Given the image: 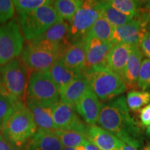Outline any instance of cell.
Wrapping results in <instances>:
<instances>
[{"instance_id":"obj_1","label":"cell","mask_w":150,"mask_h":150,"mask_svg":"<svg viewBox=\"0 0 150 150\" xmlns=\"http://www.w3.org/2000/svg\"><path fill=\"white\" fill-rule=\"evenodd\" d=\"M97 123L121 141L137 150L143 144L141 131L131 117L124 96L117 97L106 104H103Z\"/></svg>"},{"instance_id":"obj_2","label":"cell","mask_w":150,"mask_h":150,"mask_svg":"<svg viewBox=\"0 0 150 150\" xmlns=\"http://www.w3.org/2000/svg\"><path fill=\"white\" fill-rule=\"evenodd\" d=\"M70 44H59L47 40H31L23 48L21 61L27 68L34 72L49 71L61 60L65 50Z\"/></svg>"},{"instance_id":"obj_3","label":"cell","mask_w":150,"mask_h":150,"mask_svg":"<svg viewBox=\"0 0 150 150\" xmlns=\"http://www.w3.org/2000/svg\"><path fill=\"white\" fill-rule=\"evenodd\" d=\"M36 131L32 112L23 102L14 104L1 129V135L18 148L22 147Z\"/></svg>"},{"instance_id":"obj_4","label":"cell","mask_w":150,"mask_h":150,"mask_svg":"<svg viewBox=\"0 0 150 150\" xmlns=\"http://www.w3.org/2000/svg\"><path fill=\"white\" fill-rule=\"evenodd\" d=\"M83 76L99 99L107 101L122 94L127 87L122 79L106 65H99L83 71Z\"/></svg>"},{"instance_id":"obj_5","label":"cell","mask_w":150,"mask_h":150,"mask_svg":"<svg viewBox=\"0 0 150 150\" xmlns=\"http://www.w3.org/2000/svg\"><path fill=\"white\" fill-rule=\"evenodd\" d=\"M27 67L18 59L0 65V93L14 102H22L27 96Z\"/></svg>"},{"instance_id":"obj_6","label":"cell","mask_w":150,"mask_h":150,"mask_svg":"<svg viewBox=\"0 0 150 150\" xmlns=\"http://www.w3.org/2000/svg\"><path fill=\"white\" fill-rule=\"evenodd\" d=\"M61 20L52 4L42 6L35 11L18 15L20 29L28 41L40 37Z\"/></svg>"},{"instance_id":"obj_7","label":"cell","mask_w":150,"mask_h":150,"mask_svg":"<svg viewBox=\"0 0 150 150\" xmlns=\"http://www.w3.org/2000/svg\"><path fill=\"white\" fill-rule=\"evenodd\" d=\"M27 98V101L48 107L61 100L59 88L48 71L31 73L28 81Z\"/></svg>"},{"instance_id":"obj_8","label":"cell","mask_w":150,"mask_h":150,"mask_svg":"<svg viewBox=\"0 0 150 150\" xmlns=\"http://www.w3.org/2000/svg\"><path fill=\"white\" fill-rule=\"evenodd\" d=\"M99 1L93 0L83 1L70 22L67 39L72 43L84 40L89 30L100 17Z\"/></svg>"},{"instance_id":"obj_9","label":"cell","mask_w":150,"mask_h":150,"mask_svg":"<svg viewBox=\"0 0 150 150\" xmlns=\"http://www.w3.org/2000/svg\"><path fill=\"white\" fill-rule=\"evenodd\" d=\"M24 38L16 20L0 26V65L16 59L23 50Z\"/></svg>"},{"instance_id":"obj_10","label":"cell","mask_w":150,"mask_h":150,"mask_svg":"<svg viewBox=\"0 0 150 150\" xmlns=\"http://www.w3.org/2000/svg\"><path fill=\"white\" fill-rule=\"evenodd\" d=\"M52 110L54 122L57 129L76 131L88 139V126L80 119L75 106L60 100L52 106Z\"/></svg>"},{"instance_id":"obj_11","label":"cell","mask_w":150,"mask_h":150,"mask_svg":"<svg viewBox=\"0 0 150 150\" xmlns=\"http://www.w3.org/2000/svg\"><path fill=\"white\" fill-rule=\"evenodd\" d=\"M147 26L145 14L138 19L131 20L128 23L118 27H115L112 36V42L125 43L134 47H139L144 35L147 32Z\"/></svg>"},{"instance_id":"obj_12","label":"cell","mask_w":150,"mask_h":150,"mask_svg":"<svg viewBox=\"0 0 150 150\" xmlns=\"http://www.w3.org/2000/svg\"><path fill=\"white\" fill-rule=\"evenodd\" d=\"M86 42V65L84 70L92 67L106 65V58L110 49L115 45L112 41H104L90 38L85 39Z\"/></svg>"},{"instance_id":"obj_13","label":"cell","mask_w":150,"mask_h":150,"mask_svg":"<svg viewBox=\"0 0 150 150\" xmlns=\"http://www.w3.org/2000/svg\"><path fill=\"white\" fill-rule=\"evenodd\" d=\"M102 106L103 104L100 103L98 97L90 88L80 100L75 104V108L86 125L92 127L95 126L97 123Z\"/></svg>"},{"instance_id":"obj_14","label":"cell","mask_w":150,"mask_h":150,"mask_svg":"<svg viewBox=\"0 0 150 150\" xmlns=\"http://www.w3.org/2000/svg\"><path fill=\"white\" fill-rule=\"evenodd\" d=\"M59 138L54 131L38 129L23 145V150H63Z\"/></svg>"},{"instance_id":"obj_15","label":"cell","mask_w":150,"mask_h":150,"mask_svg":"<svg viewBox=\"0 0 150 150\" xmlns=\"http://www.w3.org/2000/svg\"><path fill=\"white\" fill-rule=\"evenodd\" d=\"M85 40L72 43L67 47L60 61L72 70L83 71L86 65Z\"/></svg>"},{"instance_id":"obj_16","label":"cell","mask_w":150,"mask_h":150,"mask_svg":"<svg viewBox=\"0 0 150 150\" xmlns=\"http://www.w3.org/2000/svg\"><path fill=\"white\" fill-rule=\"evenodd\" d=\"M133 47H134L125 43H116L108 52L106 58V66L122 77Z\"/></svg>"},{"instance_id":"obj_17","label":"cell","mask_w":150,"mask_h":150,"mask_svg":"<svg viewBox=\"0 0 150 150\" xmlns=\"http://www.w3.org/2000/svg\"><path fill=\"white\" fill-rule=\"evenodd\" d=\"M88 140L102 150H118L121 140L101 127H88Z\"/></svg>"},{"instance_id":"obj_18","label":"cell","mask_w":150,"mask_h":150,"mask_svg":"<svg viewBox=\"0 0 150 150\" xmlns=\"http://www.w3.org/2000/svg\"><path fill=\"white\" fill-rule=\"evenodd\" d=\"M142 57L143 53L139 47H133L122 76L126 87L133 88L137 85Z\"/></svg>"},{"instance_id":"obj_19","label":"cell","mask_w":150,"mask_h":150,"mask_svg":"<svg viewBox=\"0 0 150 150\" xmlns=\"http://www.w3.org/2000/svg\"><path fill=\"white\" fill-rule=\"evenodd\" d=\"M89 88L88 82L84 76L76 79L60 90V99L61 102L75 106Z\"/></svg>"},{"instance_id":"obj_20","label":"cell","mask_w":150,"mask_h":150,"mask_svg":"<svg viewBox=\"0 0 150 150\" xmlns=\"http://www.w3.org/2000/svg\"><path fill=\"white\" fill-rule=\"evenodd\" d=\"M27 105L32 112L35 125L39 129L52 131L57 130L54 122L52 107L43 106L31 101H27Z\"/></svg>"},{"instance_id":"obj_21","label":"cell","mask_w":150,"mask_h":150,"mask_svg":"<svg viewBox=\"0 0 150 150\" xmlns=\"http://www.w3.org/2000/svg\"><path fill=\"white\" fill-rule=\"evenodd\" d=\"M50 76L60 90L76 79L83 76V71L72 70L65 67L61 61H57L48 71Z\"/></svg>"},{"instance_id":"obj_22","label":"cell","mask_w":150,"mask_h":150,"mask_svg":"<svg viewBox=\"0 0 150 150\" xmlns=\"http://www.w3.org/2000/svg\"><path fill=\"white\" fill-rule=\"evenodd\" d=\"M99 10L100 16L109 22L114 28L128 23L134 18V17L127 16L116 10L108 1H99Z\"/></svg>"},{"instance_id":"obj_23","label":"cell","mask_w":150,"mask_h":150,"mask_svg":"<svg viewBox=\"0 0 150 150\" xmlns=\"http://www.w3.org/2000/svg\"><path fill=\"white\" fill-rule=\"evenodd\" d=\"M69 29H70L69 24L64 20H61L52 26L45 33L35 39L63 44L68 42L67 35H68Z\"/></svg>"},{"instance_id":"obj_24","label":"cell","mask_w":150,"mask_h":150,"mask_svg":"<svg viewBox=\"0 0 150 150\" xmlns=\"http://www.w3.org/2000/svg\"><path fill=\"white\" fill-rule=\"evenodd\" d=\"M114 27L104 18L100 16L91 28L84 40L93 38L104 41H111Z\"/></svg>"},{"instance_id":"obj_25","label":"cell","mask_w":150,"mask_h":150,"mask_svg":"<svg viewBox=\"0 0 150 150\" xmlns=\"http://www.w3.org/2000/svg\"><path fill=\"white\" fill-rule=\"evenodd\" d=\"M82 3L80 0H56L52 5L62 20L71 22Z\"/></svg>"},{"instance_id":"obj_26","label":"cell","mask_w":150,"mask_h":150,"mask_svg":"<svg viewBox=\"0 0 150 150\" xmlns=\"http://www.w3.org/2000/svg\"><path fill=\"white\" fill-rule=\"evenodd\" d=\"M54 132L59 138L63 147L73 148L82 146L84 140L87 139L83 134L74 131L57 129Z\"/></svg>"},{"instance_id":"obj_27","label":"cell","mask_w":150,"mask_h":150,"mask_svg":"<svg viewBox=\"0 0 150 150\" xmlns=\"http://www.w3.org/2000/svg\"><path fill=\"white\" fill-rule=\"evenodd\" d=\"M126 100L129 109L138 111L150 102V93L145 91H130L127 94Z\"/></svg>"},{"instance_id":"obj_28","label":"cell","mask_w":150,"mask_h":150,"mask_svg":"<svg viewBox=\"0 0 150 150\" xmlns=\"http://www.w3.org/2000/svg\"><path fill=\"white\" fill-rule=\"evenodd\" d=\"M108 1L116 10L131 17L138 16L141 5L140 1L134 0H110Z\"/></svg>"},{"instance_id":"obj_29","label":"cell","mask_w":150,"mask_h":150,"mask_svg":"<svg viewBox=\"0 0 150 150\" xmlns=\"http://www.w3.org/2000/svg\"><path fill=\"white\" fill-rule=\"evenodd\" d=\"M15 9L18 15L35 11L45 5L52 4L53 1L49 0H14L13 1Z\"/></svg>"},{"instance_id":"obj_30","label":"cell","mask_w":150,"mask_h":150,"mask_svg":"<svg viewBox=\"0 0 150 150\" xmlns=\"http://www.w3.org/2000/svg\"><path fill=\"white\" fill-rule=\"evenodd\" d=\"M137 86L143 91L150 88V59H144L142 61Z\"/></svg>"},{"instance_id":"obj_31","label":"cell","mask_w":150,"mask_h":150,"mask_svg":"<svg viewBox=\"0 0 150 150\" xmlns=\"http://www.w3.org/2000/svg\"><path fill=\"white\" fill-rule=\"evenodd\" d=\"M16 103L10 97L0 93V131L5 120L11 113Z\"/></svg>"},{"instance_id":"obj_32","label":"cell","mask_w":150,"mask_h":150,"mask_svg":"<svg viewBox=\"0 0 150 150\" xmlns=\"http://www.w3.org/2000/svg\"><path fill=\"white\" fill-rule=\"evenodd\" d=\"M15 7L13 1L0 0V24L8 21L14 16Z\"/></svg>"},{"instance_id":"obj_33","label":"cell","mask_w":150,"mask_h":150,"mask_svg":"<svg viewBox=\"0 0 150 150\" xmlns=\"http://www.w3.org/2000/svg\"><path fill=\"white\" fill-rule=\"evenodd\" d=\"M140 119L142 127L148 128L150 126V104L140 110Z\"/></svg>"},{"instance_id":"obj_34","label":"cell","mask_w":150,"mask_h":150,"mask_svg":"<svg viewBox=\"0 0 150 150\" xmlns=\"http://www.w3.org/2000/svg\"><path fill=\"white\" fill-rule=\"evenodd\" d=\"M140 48L142 53L150 59V31H147L142 38Z\"/></svg>"},{"instance_id":"obj_35","label":"cell","mask_w":150,"mask_h":150,"mask_svg":"<svg viewBox=\"0 0 150 150\" xmlns=\"http://www.w3.org/2000/svg\"><path fill=\"white\" fill-rule=\"evenodd\" d=\"M0 150H19V148L0 134Z\"/></svg>"},{"instance_id":"obj_36","label":"cell","mask_w":150,"mask_h":150,"mask_svg":"<svg viewBox=\"0 0 150 150\" xmlns=\"http://www.w3.org/2000/svg\"><path fill=\"white\" fill-rule=\"evenodd\" d=\"M83 146L85 150H102L99 149L96 145H95L93 142L90 141L88 139H86L84 140Z\"/></svg>"},{"instance_id":"obj_37","label":"cell","mask_w":150,"mask_h":150,"mask_svg":"<svg viewBox=\"0 0 150 150\" xmlns=\"http://www.w3.org/2000/svg\"><path fill=\"white\" fill-rule=\"evenodd\" d=\"M145 8H146V11H147V13H145L146 20H147V25L149 26L150 28V1H148L147 3Z\"/></svg>"},{"instance_id":"obj_38","label":"cell","mask_w":150,"mask_h":150,"mask_svg":"<svg viewBox=\"0 0 150 150\" xmlns=\"http://www.w3.org/2000/svg\"><path fill=\"white\" fill-rule=\"evenodd\" d=\"M118 150H137L135 148L131 147L127 144L125 143V142L121 141L120 145L119 146V148H118Z\"/></svg>"},{"instance_id":"obj_39","label":"cell","mask_w":150,"mask_h":150,"mask_svg":"<svg viewBox=\"0 0 150 150\" xmlns=\"http://www.w3.org/2000/svg\"><path fill=\"white\" fill-rule=\"evenodd\" d=\"M63 150H85L84 149L83 146H79V147H73V148H70V147H63Z\"/></svg>"},{"instance_id":"obj_40","label":"cell","mask_w":150,"mask_h":150,"mask_svg":"<svg viewBox=\"0 0 150 150\" xmlns=\"http://www.w3.org/2000/svg\"><path fill=\"white\" fill-rule=\"evenodd\" d=\"M144 150H150V142L145 146V148H144Z\"/></svg>"},{"instance_id":"obj_41","label":"cell","mask_w":150,"mask_h":150,"mask_svg":"<svg viewBox=\"0 0 150 150\" xmlns=\"http://www.w3.org/2000/svg\"><path fill=\"white\" fill-rule=\"evenodd\" d=\"M146 134L149 137H150V126L147 129V131H146Z\"/></svg>"}]
</instances>
